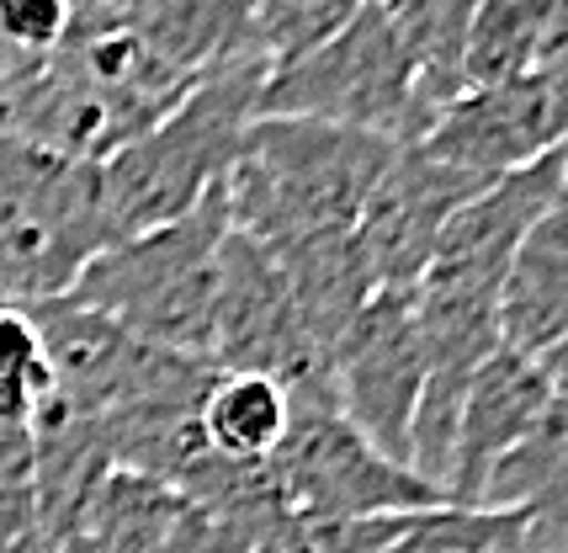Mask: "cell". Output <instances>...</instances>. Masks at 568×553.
Listing matches in <instances>:
<instances>
[{
	"mask_svg": "<svg viewBox=\"0 0 568 553\" xmlns=\"http://www.w3.org/2000/svg\"><path fill=\"white\" fill-rule=\"evenodd\" d=\"M489 511L526 516V553H558L568 537V400H552L542 426L499 463L484 501Z\"/></svg>",
	"mask_w": 568,
	"mask_h": 553,
	"instance_id": "14",
	"label": "cell"
},
{
	"mask_svg": "<svg viewBox=\"0 0 568 553\" xmlns=\"http://www.w3.org/2000/svg\"><path fill=\"white\" fill-rule=\"evenodd\" d=\"M499 346L542 362L568 341V198L520 240L495 299Z\"/></svg>",
	"mask_w": 568,
	"mask_h": 553,
	"instance_id": "13",
	"label": "cell"
},
{
	"mask_svg": "<svg viewBox=\"0 0 568 553\" xmlns=\"http://www.w3.org/2000/svg\"><path fill=\"white\" fill-rule=\"evenodd\" d=\"M558 553H568V537H564V549H558Z\"/></svg>",
	"mask_w": 568,
	"mask_h": 553,
	"instance_id": "27",
	"label": "cell"
},
{
	"mask_svg": "<svg viewBox=\"0 0 568 553\" xmlns=\"http://www.w3.org/2000/svg\"><path fill=\"white\" fill-rule=\"evenodd\" d=\"M547 404H552V383H547L542 362L516 356V352L499 346V352L473 373L468 400L457 410L446 505H478L484 501L489 474L516 453L531 431L542 426Z\"/></svg>",
	"mask_w": 568,
	"mask_h": 553,
	"instance_id": "10",
	"label": "cell"
},
{
	"mask_svg": "<svg viewBox=\"0 0 568 553\" xmlns=\"http://www.w3.org/2000/svg\"><path fill=\"white\" fill-rule=\"evenodd\" d=\"M91 261L74 251L70 240H59L38 219L17 213L11 202H0V303L11 309H43L74 293V282Z\"/></svg>",
	"mask_w": 568,
	"mask_h": 553,
	"instance_id": "17",
	"label": "cell"
},
{
	"mask_svg": "<svg viewBox=\"0 0 568 553\" xmlns=\"http://www.w3.org/2000/svg\"><path fill=\"white\" fill-rule=\"evenodd\" d=\"M276 267H282L287 299H293V320L303 330V341H308V352L329 362L335 341L346 335L351 320L377 293L356 240L351 234H329V240H314V245L276 255Z\"/></svg>",
	"mask_w": 568,
	"mask_h": 553,
	"instance_id": "15",
	"label": "cell"
},
{
	"mask_svg": "<svg viewBox=\"0 0 568 553\" xmlns=\"http://www.w3.org/2000/svg\"><path fill=\"white\" fill-rule=\"evenodd\" d=\"M558 202H564L558 150L510 171V177H499L495 187H484L478 198H468L446 219L442 240H436V251H430L420 282H415V299L495 309L499 282L510 272V255Z\"/></svg>",
	"mask_w": 568,
	"mask_h": 553,
	"instance_id": "7",
	"label": "cell"
},
{
	"mask_svg": "<svg viewBox=\"0 0 568 553\" xmlns=\"http://www.w3.org/2000/svg\"><path fill=\"white\" fill-rule=\"evenodd\" d=\"M415 511L404 516H308L282 511L276 527L255 543V553H383L398 532L409 527Z\"/></svg>",
	"mask_w": 568,
	"mask_h": 553,
	"instance_id": "23",
	"label": "cell"
},
{
	"mask_svg": "<svg viewBox=\"0 0 568 553\" xmlns=\"http://www.w3.org/2000/svg\"><path fill=\"white\" fill-rule=\"evenodd\" d=\"M394 154L377 133L308 118H255L223 177L229 224L272 255L351 234Z\"/></svg>",
	"mask_w": 568,
	"mask_h": 553,
	"instance_id": "1",
	"label": "cell"
},
{
	"mask_svg": "<svg viewBox=\"0 0 568 553\" xmlns=\"http://www.w3.org/2000/svg\"><path fill=\"white\" fill-rule=\"evenodd\" d=\"M255 118H308L356 133H377L394 150H409L415 133V70L398 38L394 6H356L324 49L266 76Z\"/></svg>",
	"mask_w": 568,
	"mask_h": 553,
	"instance_id": "4",
	"label": "cell"
},
{
	"mask_svg": "<svg viewBox=\"0 0 568 553\" xmlns=\"http://www.w3.org/2000/svg\"><path fill=\"white\" fill-rule=\"evenodd\" d=\"M351 17H356V0H261V6H245L250 43L266 59L272 76L324 49Z\"/></svg>",
	"mask_w": 568,
	"mask_h": 553,
	"instance_id": "21",
	"label": "cell"
},
{
	"mask_svg": "<svg viewBox=\"0 0 568 553\" xmlns=\"http://www.w3.org/2000/svg\"><path fill=\"white\" fill-rule=\"evenodd\" d=\"M383 553H526V516L489 505H436L415 511Z\"/></svg>",
	"mask_w": 568,
	"mask_h": 553,
	"instance_id": "20",
	"label": "cell"
},
{
	"mask_svg": "<svg viewBox=\"0 0 568 553\" xmlns=\"http://www.w3.org/2000/svg\"><path fill=\"white\" fill-rule=\"evenodd\" d=\"M229 198H207L165 229H149L101 251L80 282L74 303L106 314L133 341L160 346L175 356L207 362V325H213V293H219V251L229 240Z\"/></svg>",
	"mask_w": 568,
	"mask_h": 553,
	"instance_id": "3",
	"label": "cell"
},
{
	"mask_svg": "<svg viewBox=\"0 0 568 553\" xmlns=\"http://www.w3.org/2000/svg\"><path fill=\"white\" fill-rule=\"evenodd\" d=\"M425 389V335L415 293H372L329 352L335 410L388 463L409 469V426Z\"/></svg>",
	"mask_w": 568,
	"mask_h": 553,
	"instance_id": "6",
	"label": "cell"
},
{
	"mask_svg": "<svg viewBox=\"0 0 568 553\" xmlns=\"http://www.w3.org/2000/svg\"><path fill=\"white\" fill-rule=\"evenodd\" d=\"M197 431L223 463L266 469L287 436V389L266 373H213L197 404Z\"/></svg>",
	"mask_w": 568,
	"mask_h": 553,
	"instance_id": "16",
	"label": "cell"
},
{
	"mask_svg": "<svg viewBox=\"0 0 568 553\" xmlns=\"http://www.w3.org/2000/svg\"><path fill=\"white\" fill-rule=\"evenodd\" d=\"M478 192H484L478 181L436 165L430 154L398 150L394 165L383 171V181L372 187L356 229H351L377 293H415L446 219Z\"/></svg>",
	"mask_w": 568,
	"mask_h": 553,
	"instance_id": "8",
	"label": "cell"
},
{
	"mask_svg": "<svg viewBox=\"0 0 568 553\" xmlns=\"http://www.w3.org/2000/svg\"><path fill=\"white\" fill-rule=\"evenodd\" d=\"M53 404V378L27 309L0 303V426H32Z\"/></svg>",
	"mask_w": 568,
	"mask_h": 553,
	"instance_id": "22",
	"label": "cell"
},
{
	"mask_svg": "<svg viewBox=\"0 0 568 553\" xmlns=\"http://www.w3.org/2000/svg\"><path fill=\"white\" fill-rule=\"evenodd\" d=\"M0 202L38 219L59 240H70L85 261L112 251V219H106V192H101V165L64 160L38 144H22L0 133Z\"/></svg>",
	"mask_w": 568,
	"mask_h": 553,
	"instance_id": "12",
	"label": "cell"
},
{
	"mask_svg": "<svg viewBox=\"0 0 568 553\" xmlns=\"http://www.w3.org/2000/svg\"><path fill=\"white\" fill-rule=\"evenodd\" d=\"M266 479L287 511L308 516H404L446 505L404 463L362 442V431L335 410L329 383L287 389V436L266 458Z\"/></svg>",
	"mask_w": 568,
	"mask_h": 553,
	"instance_id": "5",
	"label": "cell"
},
{
	"mask_svg": "<svg viewBox=\"0 0 568 553\" xmlns=\"http://www.w3.org/2000/svg\"><path fill=\"white\" fill-rule=\"evenodd\" d=\"M558 144H564V128L552 118V101H547L542 80L526 76L510 80V86L468 91L463 101H452L442 112V123L409 150L430 154L436 165L478 181V187H495L499 177L542 160Z\"/></svg>",
	"mask_w": 568,
	"mask_h": 553,
	"instance_id": "9",
	"label": "cell"
},
{
	"mask_svg": "<svg viewBox=\"0 0 568 553\" xmlns=\"http://www.w3.org/2000/svg\"><path fill=\"white\" fill-rule=\"evenodd\" d=\"M542 17L547 0H473L468 43H463L468 91H489V86H510V80L531 76Z\"/></svg>",
	"mask_w": 568,
	"mask_h": 553,
	"instance_id": "19",
	"label": "cell"
},
{
	"mask_svg": "<svg viewBox=\"0 0 568 553\" xmlns=\"http://www.w3.org/2000/svg\"><path fill=\"white\" fill-rule=\"evenodd\" d=\"M27 314L38 325V346L49 362L53 404L70 410V415H85V421H101L123 400L144 341H133L123 325H112L106 314L74 299L43 303V309H27Z\"/></svg>",
	"mask_w": 568,
	"mask_h": 553,
	"instance_id": "11",
	"label": "cell"
},
{
	"mask_svg": "<svg viewBox=\"0 0 568 553\" xmlns=\"http://www.w3.org/2000/svg\"><path fill=\"white\" fill-rule=\"evenodd\" d=\"M261 59H234L202 76L154 128L128 139L118 154L101 160V192L112 240H133L149 229L186 219L207 192H219L234 154L255 123V97L266 86Z\"/></svg>",
	"mask_w": 568,
	"mask_h": 553,
	"instance_id": "2",
	"label": "cell"
},
{
	"mask_svg": "<svg viewBox=\"0 0 568 553\" xmlns=\"http://www.w3.org/2000/svg\"><path fill=\"white\" fill-rule=\"evenodd\" d=\"M181 511H186V495H175L171 484L133 474V469H112L91 495L80 532L112 553H160L171 527L181 522Z\"/></svg>",
	"mask_w": 568,
	"mask_h": 553,
	"instance_id": "18",
	"label": "cell"
},
{
	"mask_svg": "<svg viewBox=\"0 0 568 553\" xmlns=\"http://www.w3.org/2000/svg\"><path fill=\"white\" fill-rule=\"evenodd\" d=\"M558 171H564V198H568V139L558 144Z\"/></svg>",
	"mask_w": 568,
	"mask_h": 553,
	"instance_id": "26",
	"label": "cell"
},
{
	"mask_svg": "<svg viewBox=\"0 0 568 553\" xmlns=\"http://www.w3.org/2000/svg\"><path fill=\"white\" fill-rule=\"evenodd\" d=\"M542 373L552 383V400H568V341L552 356H542Z\"/></svg>",
	"mask_w": 568,
	"mask_h": 553,
	"instance_id": "25",
	"label": "cell"
},
{
	"mask_svg": "<svg viewBox=\"0 0 568 553\" xmlns=\"http://www.w3.org/2000/svg\"><path fill=\"white\" fill-rule=\"evenodd\" d=\"M70 32L64 0H0V53L17 59H49Z\"/></svg>",
	"mask_w": 568,
	"mask_h": 553,
	"instance_id": "24",
	"label": "cell"
}]
</instances>
